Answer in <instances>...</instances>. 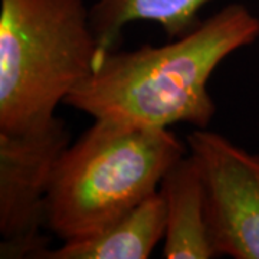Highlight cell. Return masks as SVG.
I'll return each mask as SVG.
<instances>
[{
    "label": "cell",
    "instance_id": "6da1fadb",
    "mask_svg": "<svg viewBox=\"0 0 259 259\" xmlns=\"http://www.w3.org/2000/svg\"><path fill=\"white\" fill-rule=\"evenodd\" d=\"M259 37V18L243 5L225 6L177 40L161 47L110 52L64 104L94 120L168 128H207L216 105L207 83L235 51Z\"/></svg>",
    "mask_w": 259,
    "mask_h": 259
},
{
    "label": "cell",
    "instance_id": "7a4b0ae2",
    "mask_svg": "<svg viewBox=\"0 0 259 259\" xmlns=\"http://www.w3.org/2000/svg\"><path fill=\"white\" fill-rule=\"evenodd\" d=\"M186 156L168 128L95 120L56 164L47 199V228L64 242L93 236L160 190Z\"/></svg>",
    "mask_w": 259,
    "mask_h": 259
},
{
    "label": "cell",
    "instance_id": "3957f363",
    "mask_svg": "<svg viewBox=\"0 0 259 259\" xmlns=\"http://www.w3.org/2000/svg\"><path fill=\"white\" fill-rule=\"evenodd\" d=\"M97 37L82 0H0V131L55 115L88 79Z\"/></svg>",
    "mask_w": 259,
    "mask_h": 259
},
{
    "label": "cell",
    "instance_id": "277c9868",
    "mask_svg": "<svg viewBox=\"0 0 259 259\" xmlns=\"http://www.w3.org/2000/svg\"><path fill=\"white\" fill-rule=\"evenodd\" d=\"M62 118L16 133L0 131V258L42 259L49 239L47 199L56 164L69 146Z\"/></svg>",
    "mask_w": 259,
    "mask_h": 259
},
{
    "label": "cell",
    "instance_id": "5b68a950",
    "mask_svg": "<svg viewBox=\"0 0 259 259\" xmlns=\"http://www.w3.org/2000/svg\"><path fill=\"white\" fill-rule=\"evenodd\" d=\"M200 168L206 213L216 250L233 259H259V156L206 128L187 136Z\"/></svg>",
    "mask_w": 259,
    "mask_h": 259
},
{
    "label": "cell",
    "instance_id": "8992f818",
    "mask_svg": "<svg viewBox=\"0 0 259 259\" xmlns=\"http://www.w3.org/2000/svg\"><path fill=\"white\" fill-rule=\"evenodd\" d=\"M160 193L167 210L163 256L166 259H210L219 253L212 241L206 213L203 179L192 154L177 160L167 171Z\"/></svg>",
    "mask_w": 259,
    "mask_h": 259
},
{
    "label": "cell",
    "instance_id": "52a82bcc",
    "mask_svg": "<svg viewBox=\"0 0 259 259\" xmlns=\"http://www.w3.org/2000/svg\"><path fill=\"white\" fill-rule=\"evenodd\" d=\"M167 210L158 190L93 236L66 241L42 259H147L166 236Z\"/></svg>",
    "mask_w": 259,
    "mask_h": 259
},
{
    "label": "cell",
    "instance_id": "ba28073f",
    "mask_svg": "<svg viewBox=\"0 0 259 259\" xmlns=\"http://www.w3.org/2000/svg\"><path fill=\"white\" fill-rule=\"evenodd\" d=\"M212 0H97L90 9L91 25L97 37V69L120 40L128 23L147 20L158 23L170 39L193 30L199 12Z\"/></svg>",
    "mask_w": 259,
    "mask_h": 259
}]
</instances>
